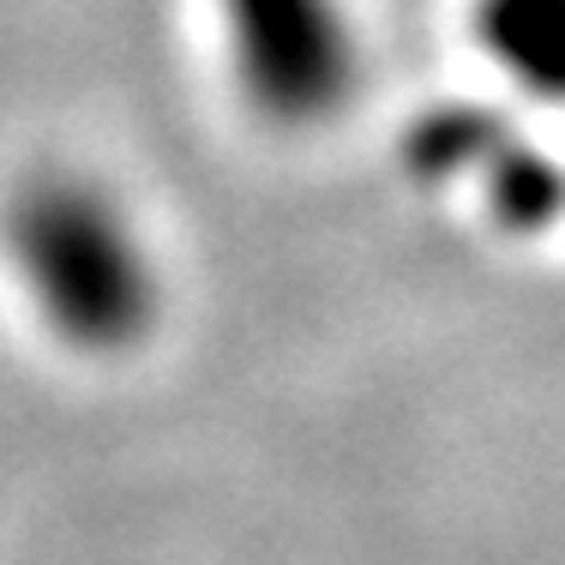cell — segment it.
<instances>
[{"label":"cell","instance_id":"1","mask_svg":"<svg viewBox=\"0 0 565 565\" xmlns=\"http://www.w3.org/2000/svg\"><path fill=\"white\" fill-rule=\"evenodd\" d=\"M7 253L66 343L115 349L151 326V253L109 186L85 174L31 181L7 211Z\"/></svg>","mask_w":565,"mask_h":565},{"label":"cell","instance_id":"2","mask_svg":"<svg viewBox=\"0 0 565 565\" xmlns=\"http://www.w3.org/2000/svg\"><path fill=\"white\" fill-rule=\"evenodd\" d=\"M235 78L259 115L319 120L355 85V36L338 0H223Z\"/></svg>","mask_w":565,"mask_h":565},{"label":"cell","instance_id":"3","mask_svg":"<svg viewBox=\"0 0 565 565\" xmlns=\"http://www.w3.org/2000/svg\"><path fill=\"white\" fill-rule=\"evenodd\" d=\"M476 36L523 90L565 103V0H481Z\"/></svg>","mask_w":565,"mask_h":565}]
</instances>
